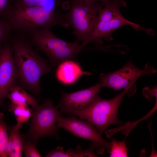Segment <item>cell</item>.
<instances>
[{"label": "cell", "mask_w": 157, "mask_h": 157, "mask_svg": "<svg viewBox=\"0 0 157 157\" xmlns=\"http://www.w3.org/2000/svg\"><path fill=\"white\" fill-rule=\"evenodd\" d=\"M94 145L92 143L89 148L85 150L83 149L79 145L77 146L76 150L70 149L67 151H64L63 147H58L54 150L49 152L46 157H97L94 153Z\"/></svg>", "instance_id": "9a60e30c"}, {"label": "cell", "mask_w": 157, "mask_h": 157, "mask_svg": "<svg viewBox=\"0 0 157 157\" xmlns=\"http://www.w3.org/2000/svg\"><path fill=\"white\" fill-rule=\"evenodd\" d=\"M23 152L25 157H40L42 156L37 150L36 144L34 143L30 140L24 141Z\"/></svg>", "instance_id": "7402d4cb"}, {"label": "cell", "mask_w": 157, "mask_h": 157, "mask_svg": "<svg viewBox=\"0 0 157 157\" xmlns=\"http://www.w3.org/2000/svg\"><path fill=\"white\" fill-rule=\"evenodd\" d=\"M74 59L64 60L58 66L55 72L57 80L65 85H71L76 82L83 75H92L83 71L80 65Z\"/></svg>", "instance_id": "7c38bea8"}, {"label": "cell", "mask_w": 157, "mask_h": 157, "mask_svg": "<svg viewBox=\"0 0 157 157\" xmlns=\"http://www.w3.org/2000/svg\"><path fill=\"white\" fill-rule=\"evenodd\" d=\"M30 125L27 134L29 140L36 144L40 138L47 136L59 138V128L57 125L58 115L60 114L58 106H54L49 99L43 103L32 108Z\"/></svg>", "instance_id": "8992f818"}, {"label": "cell", "mask_w": 157, "mask_h": 157, "mask_svg": "<svg viewBox=\"0 0 157 157\" xmlns=\"http://www.w3.org/2000/svg\"><path fill=\"white\" fill-rule=\"evenodd\" d=\"M8 109L13 113L17 120V124L22 126L26 123L31 116V111L28 106L16 105L11 103L8 106Z\"/></svg>", "instance_id": "ac0fdd59"}, {"label": "cell", "mask_w": 157, "mask_h": 157, "mask_svg": "<svg viewBox=\"0 0 157 157\" xmlns=\"http://www.w3.org/2000/svg\"><path fill=\"white\" fill-rule=\"evenodd\" d=\"M126 25H130L137 30L146 32L147 30L138 24L129 21L124 17L108 21L96 22L94 31L89 43L93 42L97 45L102 44V39L106 40H110L111 34L115 31Z\"/></svg>", "instance_id": "8fae6325"}, {"label": "cell", "mask_w": 157, "mask_h": 157, "mask_svg": "<svg viewBox=\"0 0 157 157\" xmlns=\"http://www.w3.org/2000/svg\"><path fill=\"white\" fill-rule=\"evenodd\" d=\"M34 45L44 53L54 65L62 61L74 59L85 46L76 40L69 42L55 36L50 29H42L27 33Z\"/></svg>", "instance_id": "3957f363"}, {"label": "cell", "mask_w": 157, "mask_h": 157, "mask_svg": "<svg viewBox=\"0 0 157 157\" xmlns=\"http://www.w3.org/2000/svg\"><path fill=\"white\" fill-rule=\"evenodd\" d=\"M3 47L2 46V44H0V52L1 51V50L2 48Z\"/></svg>", "instance_id": "484cf974"}, {"label": "cell", "mask_w": 157, "mask_h": 157, "mask_svg": "<svg viewBox=\"0 0 157 157\" xmlns=\"http://www.w3.org/2000/svg\"><path fill=\"white\" fill-rule=\"evenodd\" d=\"M86 1L100 3L103 6L106 5L114 0H83Z\"/></svg>", "instance_id": "d4e9b609"}, {"label": "cell", "mask_w": 157, "mask_h": 157, "mask_svg": "<svg viewBox=\"0 0 157 157\" xmlns=\"http://www.w3.org/2000/svg\"><path fill=\"white\" fill-rule=\"evenodd\" d=\"M22 126L17 124L13 126H8V130L12 137L13 146V151L8 157L22 156L23 144L24 141V137L20 133L19 130Z\"/></svg>", "instance_id": "e0dca14e"}, {"label": "cell", "mask_w": 157, "mask_h": 157, "mask_svg": "<svg viewBox=\"0 0 157 157\" xmlns=\"http://www.w3.org/2000/svg\"><path fill=\"white\" fill-rule=\"evenodd\" d=\"M156 70L148 65L141 69L133 65L131 61L122 67L107 74H101L99 76L102 88L107 87L117 91L127 89L128 96L134 94L136 91L135 83L140 77L155 73Z\"/></svg>", "instance_id": "52a82bcc"}, {"label": "cell", "mask_w": 157, "mask_h": 157, "mask_svg": "<svg viewBox=\"0 0 157 157\" xmlns=\"http://www.w3.org/2000/svg\"><path fill=\"white\" fill-rule=\"evenodd\" d=\"M18 79L12 46L7 42L0 52V107L3 106L4 99Z\"/></svg>", "instance_id": "30bf717a"}, {"label": "cell", "mask_w": 157, "mask_h": 157, "mask_svg": "<svg viewBox=\"0 0 157 157\" xmlns=\"http://www.w3.org/2000/svg\"><path fill=\"white\" fill-rule=\"evenodd\" d=\"M12 0H0V19H7L12 7Z\"/></svg>", "instance_id": "603a6c76"}, {"label": "cell", "mask_w": 157, "mask_h": 157, "mask_svg": "<svg viewBox=\"0 0 157 157\" xmlns=\"http://www.w3.org/2000/svg\"><path fill=\"white\" fill-rule=\"evenodd\" d=\"M61 0H12L13 5L21 7H39L50 11H56L62 6Z\"/></svg>", "instance_id": "2e32d148"}, {"label": "cell", "mask_w": 157, "mask_h": 157, "mask_svg": "<svg viewBox=\"0 0 157 157\" xmlns=\"http://www.w3.org/2000/svg\"><path fill=\"white\" fill-rule=\"evenodd\" d=\"M3 114L0 112V157H7L6 147L8 135V126L3 119Z\"/></svg>", "instance_id": "ffe728a7"}, {"label": "cell", "mask_w": 157, "mask_h": 157, "mask_svg": "<svg viewBox=\"0 0 157 157\" xmlns=\"http://www.w3.org/2000/svg\"><path fill=\"white\" fill-rule=\"evenodd\" d=\"M110 157H128V150L125 143L126 138L122 141H118L115 138L111 139Z\"/></svg>", "instance_id": "d6986e66"}, {"label": "cell", "mask_w": 157, "mask_h": 157, "mask_svg": "<svg viewBox=\"0 0 157 157\" xmlns=\"http://www.w3.org/2000/svg\"><path fill=\"white\" fill-rule=\"evenodd\" d=\"M12 39L11 44L18 78L21 84L33 93L39 94L42 76L51 72L46 61L35 51L29 42L20 33Z\"/></svg>", "instance_id": "6da1fadb"}, {"label": "cell", "mask_w": 157, "mask_h": 157, "mask_svg": "<svg viewBox=\"0 0 157 157\" xmlns=\"http://www.w3.org/2000/svg\"><path fill=\"white\" fill-rule=\"evenodd\" d=\"M13 30L11 24L7 19H0V44L8 42L11 38Z\"/></svg>", "instance_id": "44dd1931"}, {"label": "cell", "mask_w": 157, "mask_h": 157, "mask_svg": "<svg viewBox=\"0 0 157 157\" xmlns=\"http://www.w3.org/2000/svg\"><path fill=\"white\" fill-rule=\"evenodd\" d=\"M14 30L24 34L52 28L57 25L70 26L64 14L39 7H21L12 5L7 17Z\"/></svg>", "instance_id": "7a4b0ae2"}, {"label": "cell", "mask_w": 157, "mask_h": 157, "mask_svg": "<svg viewBox=\"0 0 157 157\" xmlns=\"http://www.w3.org/2000/svg\"><path fill=\"white\" fill-rule=\"evenodd\" d=\"M99 4L83 0H72L69 10L65 14L76 40L81 42L85 46L89 43L94 31Z\"/></svg>", "instance_id": "5b68a950"}, {"label": "cell", "mask_w": 157, "mask_h": 157, "mask_svg": "<svg viewBox=\"0 0 157 157\" xmlns=\"http://www.w3.org/2000/svg\"><path fill=\"white\" fill-rule=\"evenodd\" d=\"M142 93L144 96L148 99H152L154 97L156 98L157 86H155L151 89L147 87L144 88L142 90Z\"/></svg>", "instance_id": "cb8c5ba5"}, {"label": "cell", "mask_w": 157, "mask_h": 157, "mask_svg": "<svg viewBox=\"0 0 157 157\" xmlns=\"http://www.w3.org/2000/svg\"><path fill=\"white\" fill-rule=\"evenodd\" d=\"M126 6V2L123 0H114L104 6L99 4L96 22L108 21L123 17L120 9Z\"/></svg>", "instance_id": "4fadbf2b"}, {"label": "cell", "mask_w": 157, "mask_h": 157, "mask_svg": "<svg viewBox=\"0 0 157 157\" xmlns=\"http://www.w3.org/2000/svg\"><path fill=\"white\" fill-rule=\"evenodd\" d=\"M6 98L15 104L30 105L32 108L39 105L34 96L30 95L22 87L17 85L10 88Z\"/></svg>", "instance_id": "5bb4252c"}, {"label": "cell", "mask_w": 157, "mask_h": 157, "mask_svg": "<svg viewBox=\"0 0 157 157\" xmlns=\"http://www.w3.org/2000/svg\"><path fill=\"white\" fill-rule=\"evenodd\" d=\"M57 125L76 137L90 141L98 154H102L105 149L109 153L110 151L111 142L105 140L95 127L87 121L73 116L64 117L60 114L57 119Z\"/></svg>", "instance_id": "ba28073f"}, {"label": "cell", "mask_w": 157, "mask_h": 157, "mask_svg": "<svg viewBox=\"0 0 157 157\" xmlns=\"http://www.w3.org/2000/svg\"><path fill=\"white\" fill-rule=\"evenodd\" d=\"M99 82L95 85L84 90L70 93L62 92L58 107L59 111L67 115H72L75 112L83 110L90 104L100 89Z\"/></svg>", "instance_id": "9c48e42d"}, {"label": "cell", "mask_w": 157, "mask_h": 157, "mask_svg": "<svg viewBox=\"0 0 157 157\" xmlns=\"http://www.w3.org/2000/svg\"><path fill=\"white\" fill-rule=\"evenodd\" d=\"M127 92V89H124L121 93L108 100L101 98L97 94L87 108L74 113L72 115L90 122L102 135L110 125L122 124L117 118V113L122 99Z\"/></svg>", "instance_id": "277c9868"}]
</instances>
